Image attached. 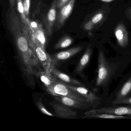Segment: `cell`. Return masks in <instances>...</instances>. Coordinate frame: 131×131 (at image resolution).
Returning <instances> with one entry per match:
<instances>
[{"label":"cell","mask_w":131,"mask_h":131,"mask_svg":"<svg viewBox=\"0 0 131 131\" xmlns=\"http://www.w3.org/2000/svg\"><path fill=\"white\" fill-rule=\"evenodd\" d=\"M22 26L30 44L43 70L47 72L50 73V68L53 65L52 57L48 54L46 49L40 46L29 26H24L23 23Z\"/></svg>","instance_id":"cell-1"},{"label":"cell","mask_w":131,"mask_h":131,"mask_svg":"<svg viewBox=\"0 0 131 131\" xmlns=\"http://www.w3.org/2000/svg\"><path fill=\"white\" fill-rule=\"evenodd\" d=\"M46 89L47 92L52 95L63 96L82 102H90L81 94L70 88L67 84L58 79L51 87Z\"/></svg>","instance_id":"cell-2"},{"label":"cell","mask_w":131,"mask_h":131,"mask_svg":"<svg viewBox=\"0 0 131 131\" xmlns=\"http://www.w3.org/2000/svg\"><path fill=\"white\" fill-rule=\"evenodd\" d=\"M112 75V70L106 61L103 52L100 50L98 58L96 85L103 87L108 82Z\"/></svg>","instance_id":"cell-3"},{"label":"cell","mask_w":131,"mask_h":131,"mask_svg":"<svg viewBox=\"0 0 131 131\" xmlns=\"http://www.w3.org/2000/svg\"><path fill=\"white\" fill-rule=\"evenodd\" d=\"M99 113H107L118 115L131 116V105L113 106L94 108L85 113V116Z\"/></svg>","instance_id":"cell-4"},{"label":"cell","mask_w":131,"mask_h":131,"mask_svg":"<svg viewBox=\"0 0 131 131\" xmlns=\"http://www.w3.org/2000/svg\"><path fill=\"white\" fill-rule=\"evenodd\" d=\"M53 96L57 101L72 108L85 110L93 106V105L90 102H82L63 96L58 95Z\"/></svg>","instance_id":"cell-5"},{"label":"cell","mask_w":131,"mask_h":131,"mask_svg":"<svg viewBox=\"0 0 131 131\" xmlns=\"http://www.w3.org/2000/svg\"><path fill=\"white\" fill-rule=\"evenodd\" d=\"M50 105L53 108L56 116L65 119H74L77 116L75 110L62 103L51 102Z\"/></svg>","instance_id":"cell-6"},{"label":"cell","mask_w":131,"mask_h":131,"mask_svg":"<svg viewBox=\"0 0 131 131\" xmlns=\"http://www.w3.org/2000/svg\"><path fill=\"white\" fill-rule=\"evenodd\" d=\"M76 0H70L67 4L60 9L55 26L57 29L64 25L73 9Z\"/></svg>","instance_id":"cell-7"},{"label":"cell","mask_w":131,"mask_h":131,"mask_svg":"<svg viewBox=\"0 0 131 131\" xmlns=\"http://www.w3.org/2000/svg\"><path fill=\"white\" fill-rule=\"evenodd\" d=\"M57 0H54L49 11L43 19L47 34L49 36H51L52 34L53 29L57 18Z\"/></svg>","instance_id":"cell-8"},{"label":"cell","mask_w":131,"mask_h":131,"mask_svg":"<svg viewBox=\"0 0 131 131\" xmlns=\"http://www.w3.org/2000/svg\"><path fill=\"white\" fill-rule=\"evenodd\" d=\"M83 49V47L79 46L54 54L52 57L53 65H54L55 66H57L59 63L66 60L79 53Z\"/></svg>","instance_id":"cell-9"},{"label":"cell","mask_w":131,"mask_h":131,"mask_svg":"<svg viewBox=\"0 0 131 131\" xmlns=\"http://www.w3.org/2000/svg\"><path fill=\"white\" fill-rule=\"evenodd\" d=\"M50 72L54 76L56 77L57 79L67 85L72 86H85L84 84L79 80L73 79L66 73L59 71L57 69L56 66L54 65H52L51 66Z\"/></svg>","instance_id":"cell-10"},{"label":"cell","mask_w":131,"mask_h":131,"mask_svg":"<svg viewBox=\"0 0 131 131\" xmlns=\"http://www.w3.org/2000/svg\"><path fill=\"white\" fill-rule=\"evenodd\" d=\"M29 28L40 46L46 49L47 44L46 37L42 25L35 21H30Z\"/></svg>","instance_id":"cell-11"},{"label":"cell","mask_w":131,"mask_h":131,"mask_svg":"<svg viewBox=\"0 0 131 131\" xmlns=\"http://www.w3.org/2000/svg\"><path fill=\"white\" fill-rule=\"evenodd\" d=\"M115 35L118 45L122 48L126 47L128 44V35L123 24L120 23L117 25L115 29Z\"/></svg>","instance_id":"cell-12"},{"label":"cell","mask_w":131,"mask_h":131,"mask_svg":"<svg viewBox=\"0 0 131 131\" xmlns=\"http://www.w3.org/2000/svg\"><path fill=\"white\" fill-rule=\"evenodd\" d=\"M67 85L70 88L86 98L93 105L100 101V99L96 95L84 86Z\"/></svg>","instance_id":"cell-13"},{"label":"cell","mask_w":131,"mask_h":131,"mask_svg":"<svg viewBox=\"0 0 131 131\" xmlns=\"http://www.w3.org/2000/svg\"><path fill=\"white\" fill-rule=\"evenodd\" d=\"M45 86L46 89L50 88L55 83L57 79L51 72L48 73L43 70H40L36 75Z\"/></svg>","instance_id":"cell-14"},{"label":"cell","mask_w":131,"mask_h":131,"mask_svg":"<svg viewBox=\"0 0 131 131\" xmlns=\"http://www.w3.org/2000/svg\"><path fill=\"white\" fill-rule=\"evenodd\" d=\"M92 50L90 45L86 48L81 59L80 60L75 69V72L78 74H81L89 62L92 55Z\"/></svg>","instance_id":"cell-15"},{"label":"cell","mask_w":131,"mask_h":131,"mask_svg":"<svg viewBox=\"0 0 131 131\" xmlns=\"http://www.w3.org/2000/svg\"><path fill=\"white\" fill-rule=\"evenodd\" d=\"M131 92V75L125 82L116 94L115 99L119 100L128 97Z\"/></svg>","instance_id":"cell-16"},{"label":"cell","mask_w":131,"mask_h":131,"mask_svg":"<svg viewBox=\"0 0 131 131\" xmlns=\"http://www.w3.org/2000/svg\"><path fill=\"white\" fill-rule=\"evenodd\" d=\"M83 118H100L112 119H125L129 118L127 115H118L107 113H99L93 114L89 115L84 116Z\"/></svg>","instance_id":"cell-17"},{"label":"cell","mask_w":131,"mask_h":131,"mask_svg":"<svg viewBox=\"0 0 131 131\" xmlns=\"http://www.w3.org/2000/svg\"><path fill=\"white\" fill-rule=\"evenodd\" d=\"M17 6V10L19 12L20 17V20L22 23L25 26H28L29 27L30 21L27 18L24 14L23 7V0H16Z\"/></svg>","instance_id":"cell-18"},{"label":"cell","mask_w":131,"mask_h":131,"mask_svg":"<svg viewBox=\"0 0 131 131\" xmlns=\"http://www.w3.org/2000/svg\"><path fill=\"white\" fill-rule=\"evenodd\" d=\"M73 42V39L71 37L66 36L58 41L54 46L56 49H64L70 46Z\"/></svg>","instance_id":"cell-19"},{"label":"cell","mask_w":131,"mask_h":131,"mask_svg":"<svg viewBox=\"0 0 131 131\" xmlns=\"http://www.w3.org/2000/svg\"><path fill=\"white\" fill-rule=\"evenodd\" d=\"M37 106V108H38L40 111L45 115H47L49 116H54V115L52 113H51L50 112L48 111L47 110V109L45 108V106L43 105V104L42 102V99L41 98H40L39 99L38 101H37V102L36 103Z\"/></svg>","instance_id":"cell-20"},{"label":"cell","mask_w":131,"mask_h":131,"mask_svg":"<svg viewBox=\"0 0 131 131\" xmlns=\"http://www.w3.org/2000/svg\"><path fill=\"white\" fill-rule=\"evenodd\" d=\"M112 103L114 105H118V104H123V105H131V96H129L126 98L119 100H114L113 101Z\"/></svg>","instance_id":"cell-21"},{"label":"cell","mask_w":131,"mask_h":131,"mask_svg":"<svg viewBox=\"0 0 131 131\" xmlns=\"http://www.w3.org/2000/svg\"><path fill=\"white\" fill-rule=\"evenodd\" d=\"M30 0H24L23 7L24 14L27 18L28 19L30 9Z\"/></svg>","instance_id":"cell-22"},{"label":"cell","mask_w":131,"mask_h":131,"mask_svg":"<svg viewBox=\"0 0 131 131\" xmlns=\"http://www.w3.org/2000/svg\"><path fill=\"white\" fill-rule=\"evenodd\" d=\"M103 13L100 12L95 14L91 19V21L95 25V24H97L99 23L103 18Z\"/></svg>","instance_id":"cell-23"},{"label":"cell","mask_w":131,"mask_h":131,"mask_svg":"<svg viewBox=\"0 0 131 131\" xmlns=\"http://www.w3.org/2000/svg\"><path fill=\"white\" fill-rule=\"evenodd\" d=\"M94 24L91 20L87 21L83 25V28L87 31H91L94 28Z\"/></svg>","instance_id":"cell-24"},{"label":"cell","mask_w":131,"mask_h":131,"mask_svg":"<svg viewBox=\"0 0 131 131\" xmlns=\"http://www.w3.org/2000/svg\"><path fill=\"white\" fill-rule=\"evenodd\" d=\"M70 1V0H57V8L60 9L67 4Z\"/></svg>","instance_id":"cell-25"},{"label":"cell","mask_w":131,"mask_h":131,"mask_svg":"<svg viewBox=\"0 0 131 131\" xmlns=\"http://www.w3.org/2000/svg\"><path fill=\"white\" fill-rule=\"evenodd\" d=\"M125 14L127 18L131 21V7L126 9L125 11Z\"/></svg>","instance_id":"cell-26"},{"label":"cell","mask_w":131,"mask_h":131,"mask_svg":"<svg viewBox=\"0 0 131 131\" xmlns=\"http://www.w3.org/2000/svg\"><path fill=\"white\" fill-rule=\"evenodd\" d=\"M10 6L15 7L16 5V0H9Z\"/></svg>","instance_id":"cell-27"},{"label":"cell","mask_w":131,"mask_h":131,"mask_svg":"<svg viewBox=\"0 0 131 131\" xmlns=\"http://www.w3.org/2000/svg\"><path fill=\"white\" fill-rule=\"evenodd\" d=\"M100 1L102 2H105V3H110L112 1H114L115 0H100Z\"/></svg>","instance_id":"cell-28"},{"label":"cell","mask_w":131,"mask_h":131,"mask_svg":"<svg viewBox=\"0 0 131 131\" xmlns=\"http://www.w3.org/2000/svg\"></svg>","instance_id":"cell-29"}]
</instances>
